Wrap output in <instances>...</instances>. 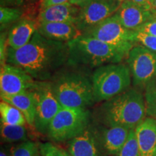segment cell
<instances>
[{
	"mask_svg": "<svg viewBox=\"0 0 156 156\" xmlns=\"http://www.w3.org/2000/svg\"><path fill=\"white\" fill-rule=\"evenodd\" d=\"M67 43L43 36L38 30L23 47L8 48L7 64L20 68L36 80L46 81L65 63H68Z\"/></svg>",
	"mask_w": 156,
	"mask_h": 156,
	"instance_id": "1",
	"label": "cell"
},
{
	"mask_svg": "<svg viewBox=\"0 0 156 156\" xmlns=\"http://www.w3.org/2000/svg\"><path fill=\"white\" fill-rule=\"evenodd\" d=\"M145 98L135 88H129L103 102L99 108L101 122L107 126H121L135 129L146 118Z\"/></svg>",
	"mask_w": 156,
	"mask_h": 156,
	"instance_id": "2",
	"label": "cell"
},
{
	"mask_svg": "<svg viewBox=\"0 0 156 156\" xmlns=\"http://www.w3.org/2000/svg\"><path fill=\"white\" fill-rule=\"evenodd\" d=\"M68 63L99 67L105 64L120 63L125 55L118 50L91 36L82 35L68 42Z\"/></svg>",
	"mask_w": 156,
	"mask_h": 156,
	"instance_id": "3",
	"label": "cell"
},
{
	"mask_svg": "<svg viewBox=\"0 0 156 156\" xmlns=\"http://www.w3.org/2000/svg\"><path fill=\"white\" fill-rule=\"evenodd\" d=\"M52 87L63 108H87L95 103L92 80L83 74H63L52 83Z\"/></svg>",
	"mask_w": 156,
	"mask_h": 156,
	"instance_id": "4",
	"label": "cell"
},
{
	"mask_svg": "<svg viewBox=\"0 0 156 156\" xmlns=\"http://www.w3.org/2000/svg\"><path fill=\"white\" fill-rule=\"evenodd\" d=\"M91 80L95 102H104L129 88L132 75L127 65L112 63L97 67Z\"/></svg>",
	"mask_w": 156,
	"mask_h": 156,
	"instance_id": "5",
	"label": "cell"
},
{
	"mask_svg": "<svg viewBox=\"0 0 156 156\" xmlns=\"http://www.w3.org/2000/svg\"><path fill=\"white\" fill-rule=\"evenodd\" d=\"M90 117L87 108L62 107L48 126V137L58 142L72 140L87 129Z\"/></svg>",
	"mask_w": 156,
	"mask_h": 156,
	"instance_id": "6",
	"label": "cell"
},
{
	"mask_svg": "<svg viewBox=\"0 0 156 156\" xmlns=\"http://www.w3.org/2000/svg\"><path fill=\"white\" fill-rule=\"evenodd\" d=\"M83 35L95 38L106 43L127 56L136 45L135 31L129 30L121 24L114 15L86 31Z\"/></svg>",
	"mask_w": 156,
	"mask_h": 156,
	"instance_id": "7",
	"label": "cell"
},
{
	"mask_svg": "<svg viewBox=\"0 0 156 156\" xmlns=\"http://www.w3.org/2000/svg\"><path fill=\"white\" fill-rule=\"evenodd\" d=\"M126 56L134 86L146 89L156 83L155 52L139 44L135 45Z\"/></svg>",
	"mask_w": 156,
	"mask_h": 156,
	"instance_id": "8",
	"label": "cell"
},
{
	"mask_svg": "<svg viewBox=\"0 0 156 156\" xmlns=\"http://www.w3.org/2000/svg\"><path fill=\"white\" fill-rule=\"evenodd\" d=\"M35 91L37 95V109L34 127L39 133H48L51 122L62 106L54 94L52 83L37 81Z\"/></svg>",
	"mask_w": 156,
	"mask_h": 156,
	"instance_id": "9",
	"label": "cell"
},
{
	"mask_svg": "<svg viewBox=\"0 0 156 156\" xmlns=\"http://www.w3.org/2000/svg\"><path fill=\"white\" fill-rule=\"evenodd\" d=\"M122 2L119 0H90L80 7L76 25L84 34L114 15Z\"/></svg>",
	"mask_w": 156,
	"mask_h": 156,
	"instance_id": "10",
	"label": "cell"
},
{
	"mask_svg": "<svg viewBox=\"0 0 156 156\" xmlns=\"http://www.w3.org/2000/svg\"><path fill=\"white\" fill-rule=\"evenodd\" d=\"M37 81L32 76L16 66L6 64L1 67V95H12L35 88Z\"/></svg>",
	"mask_w": 156,
	"mask_h": 156,
	"instance_id": "11",
	"label": "cell"
},
{
	"mask_svg": "<svg viewBox=\"0 0 156 156\" xmlns=\"http://www.w3.org/2000/svg\"><path fill=\"white\" fill-rule=\"evenodd\" d=\"M123 26L136 31L147 21L155 18L150 9L136 5L129 0H124L114 15Z\"/></svg>",
	"mask_w": 156,
	"mask_h": 156,
	"instance_id": "12",
	"label": "cell"
},
{
	"mask_svg": "<svg viewBox=\"0 0 156 156\" xmlns=\"http://www.w3.org/2000/svg\"><path fill=\"white\" fill-rule=\"evenodd\" d=\"M131 130L121 126H107L96 136L98 146L108 155H114L126 143Z\"/></svg>",
	"mask_w": 156,
	"mask_h": 156,
	"instance_id": "13",
	"label": "cell"
},
{
	"mask_svg": "<svg viewBox=\"0 0 156 156\" xmlns=\"http://www.w3.org/2000/svg\"><path fill=\"white\" fill-rule=\"evenodd\" d=\"M38 31L46 38L65 43L83 35L77 25L71 23H38Z\"/></svg>",
	"mask_w": 156,
	"mask_h": 156,
	"instance_id": "14",
	"label": "cell"
},
{
	"mask_svg": "<svg viewBox=\"0 0 156 156\" xmlns=\"http://www.w3.org/2000/svg\"><path fill=\"white\" fill-rule=\"evenodd\" d=\"M80 7L70 2L52 5L41 8L39 14V23H71L76 25Z\"/></svg>",
	"mask_w": 156,
	"mask_h": 156,
	"instance_id": "15",
	"label": "cell"
},
{
	"mask_svg": "<svg viewBox=\"0 0 156 156\" xmlns=\"http://www.w3.org/2000/svg\"><path fill=\"white\" fill-rule=\"evenodd\" d=\"M140 156H156V120L146 117L135 129Z\"/></svg>",
	"mask_w": 156,
	"mask_h": 156,
	"instance_id": "16",
	"label": "cell"
},
{
	"mask_svg": "<svg viewBox=\"0 0 156 156\" xmlns=\"http://www.w3.org/2000/svg\"><path fill=\"white\" fill-rule=\"evenodd\" d=\"M2 101L18 108L24 115L27 124L34 126L37 109V95L34 88L12 95H1Z\"/></svg>",
	"mask_w": 156,
	"mask_h": 156,
	"instance_id": "17",
	"label": "cell"
},
{
	"mask_svg": "<svg viewBox=\"0 0 156 156\" xmlns=\"http://www.w3.org/2000/svg\"><path fill=\"white\" fill-rule=\"evenodd\" d=\"M38 23L30 19H23L17 22L7 36V42L9 48L17 49L26 45L32 38L38 30Z\"/></svg>",
	"mask_w": 156,
	"mask_h": 156,
	"instance_id": "18",
	"label": "cell"
},
{
	"mask_svg": "<svg viewBox=\"0 0 156 156\" xmlns=\"http://www.w3.org/2000/svg\"><path fill=\"white\" fill-rule=\"evenodd\" d=\"M96 136L90 129L70 140L68 152L73 156H100Z\"/></svg>",
	"mask_w": 156,
	"mask_h": 156,
	"instance_id": "19",
	"label": "cell"
},
{
	"mask_svg": "<svg viewBox=\"0 0 156 156\" xmlns=\"http://www.w3.org/2000/svg\"><path fill=\"white\" fill-rule=\"evenodd\" d=\"M1 137L7 143L23 142L28 140V130L25 126L9 125L1 122Z\"/></svg>",
	"mask_w": 156,
	"mask_h": 156,
	"instance_id": "20",
	"label": "cell"
},
{
	"mask_svg": "<svg viewBox=\"0 0 156 156\" xmlns=\"http://www.w3.org/2000/svg\"><path fill=\"white\" fill-rule=\"evenodd\" d=\"M0 115L1 122L9 125L25 126L27 123L24 115L18 108L4 101L0 103Z\"/></svg>",
	"mask_w": 156,
	"mask_h": 156,
	"instance_id": "21",
	"label": "cell"
},
{
	"mask_svg": "<svg viewBox=\"0 0 156 156\" xmlns=\"http://www.w3.org/2000/svg\"><path fill=\"white\" fill-rule=\"evenodd\" d=\"M11 156H41L38 145L30 140L20 142L12 149Z\"/></svg>",
	"mask_w": 156,
	"mask_h": 156,
	"instance_id": "22",
	"label": "cell"
},
{
	"mask_svg": "<svg viewBox=\"0 0 156 156\" xmlns=\"http://www.w3.org/2000/svg\"><path fill=\"white\" fill-rule=\"evenodd\" d=\"M112 156H140L135 129H132L130 131L129 135L124 145L118 153Z\"/></svg>",
	"mask_w": 156,
	"mask_h": 156,
	"instance_id": "23",
	"label": "cell"
},
{
	"mask_svg": "<svg viewBox=\"0 0 156 156\" xmlns=\"http://www.w3.org/2000/svg\"><path fill=\"white\" fill-rule=\"evenodd\" d=\"M22 11L18 8L1 6L0 7V23L1 28L9 23L15 22L20 18Z\"/></svg>",
	"mask_w": 156,
	"mask_h": 156,
	"instance_id": "24",
	"label": "cell"
},
{
	"mask_svg": "<svg viewBox=\"0 0 156 156\" xmlns=\"http://www.w3.org/2000/svg\"><path fill=\"white\" fill-rule=\"evenodd\" d=\"M145 98L147 115L156 120V83L145 89Z\"/></svg>",
	"mask_w": 156,
	"mask_h": 156,
	"instance_id": "25",
	"label": "cell"
},
{
	"mask_svg": "<svg viewBox=\"0 0 156 156\" xmlns=\"http://www.w3.org/2000/svg\"><path fill=\"white\" fill-rule=\"evenodd\" d=\"M136 43L156 53V36L135 31Z\"/></svg>",
	"mask_w": 156,
	"mask_h": 156,
	"instance_id": "26",
	"label": "cell"
},
{
	"mask_svg": "<svg viewBox=\"0 0 156 156\" xmlns=\"http://www.w3.org/2000/svg\"><path fill=\"white\" fill-rule=\"evenodd\" d=\"M41 156H58L62 149L51 142H44L38 145Z\"/></svg>",
	"mask_w": 156,
	"mask_h": 156,
	"instance_id": "27",
	"label": "cell"
},
{
	"mask_svg": "<svg viewBox=\"0 0 156 156\" xmlns=\"http://www.w3.org/2000/svg\"><path fill=\"white\" fill-rule=\"evenodd\" d=\"M136 31L144 33V34L151 35V36H156V17L147 21Z\"/></svg>",
	"mask_w": 156,
	"mask_h": 156,
	"instance_id": "28",
	"label": "cell"
},
{
	"mask_svg": "<svg viewBox=\"0 0 156 156\" xmlns=\"http://www.w3.org/2000/svg\"><path fill=\"white\" fill-rule=\"evenodd\" d=\"M0 61H1V67L5 65L7 63V51H8V42L7 38H6L5 34L1 35V47H0Z\"/></svg>",
	"mask_w": 156,
	"mask_h": 156,
	"instance_id": "29",
	"label": "cell"
},
{
	"mask_svg": "<svg viewBox=\"0 0 156 156\" xmlns=\"http://www.w3.org/2000/svg\"><path fill=\"white\" fill-rule=\"evenodd\" d=\"M129 1L132 2L136 5L141 6L144 8L150 9V10L152 9L154 2V0H129Z\"/></svg>",
	"mask_w": 156,
	"mask_h": 156,
	"instance_id": "30",
	"label": "cell"
},
{
	"mask_svg": "<svg viewBox=\"0 0 156 156\" xmlns=\"http://www.w3.org/2000/svg\"><path fill=\"white\" fill-rule=\"evenodd\" d=\"M67 2H69V0H43L41 3V8L49 7L52 5H62Z\"/></svg>",
	"mask_w": 156,
	"mask_h": 156,
	"instance_id": "31",
	"label": "cell"
},
{
	"mask_svg": "<svg viewBox=\"0 0 156 156\" xmlns=\"http://www.w3.org/2000/svg\"><path fill=\"white\" fill-rule=\"evenodd\" d=\"M90 0H69V2L74 5L78 6V7H83L85 4H87Z\"/></svg>",
	"mask_w": 156,
	"mask_h": 156,
	"instance_id": "32",
	"label": "cell"
},
{
	"mask_svg": "<svg viewBox=\"0 0 156 156\" xmlns=\"http://www.w3.org/2000/svg\"><path fill=\"white\" fill-rule=\"evenodd\" d=\"M23 0H1L2 3H20Z\"/></svg>",
	"mask_w": 156,
	"mask_h": 156,
	"instance_id": "33",
	"label": "cell"
},
{
	"mask_svg": "<svg viewBox=\"0 0 156 156\" xmlns=\"http://www.w3.org/2000/svg\"><path fill=\"white\" fill-rule=\"evenodd\" d=\"M58 156H73V155H72L69 152H66L65 151H64V150H62Z\"/></svg>",
	"mask_w": 156,
	"mask_h": 156,
	"instance_id": "34",
	"label": "cell"
},
{
	"mask_svg": "<svg viewBox=\"0 0 156 156\" xmlns=\"http://www.w3.org/2000/svg\"><path fill=\"white\" fill-rule=\"evenodd\" d=\"M151 11L153 13V15H155V17H156V0H154V2H153V7H152Z\"/></svg>",
	"mask_w": 156,
	"mask_h": 156,
	"instance_id": "35",
	"label": "cell"
},
{
	"mask_svg": "<svg viewBox=\"0 0 156 156\" xmlns=\"http://www.w3.org/2000/svg\"><path fill=\"white\" fill-rule=\"evenodd\" d=\"M0 156H11V154L7 153L5 150H3L2 148L1 152H0Z\"/></svg>",
	"mask_w": 156,
	"mask_h": 156,
	"instance_id": "36",
	"label": "cell"
},
{
	"mask_svg": "<svg viewBox=\"0 0 156 156\" xmlns=\"http://www.w3.org/2000/svg\"><path fill=\"white\" fill-rule=\"evenodd\" d=\"M119 1H121V2H123V1H124V0H119Z\"/></svg>",
	"mask_w": 156,
	"mask_h": 156,
	"instance_id": "37",
	"label": "cell"
}]
</instances>
